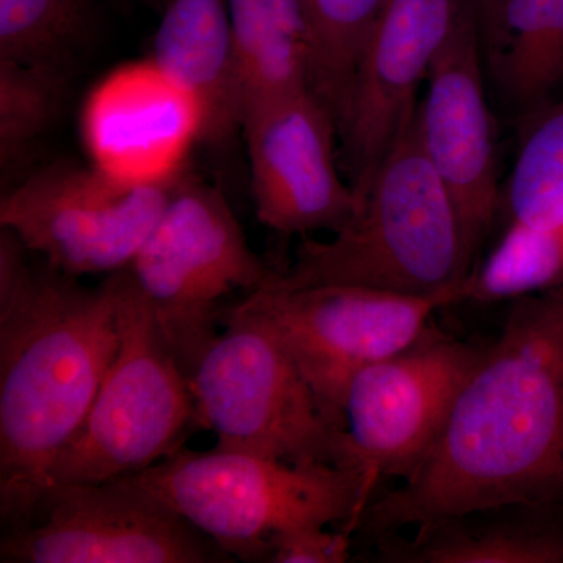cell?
Instances as JSON below:
<instances>
[{
    "instance_id": "13",
    "label": "cell",
    "mask_w": 563,
    "mask_h": 563,
    "mask_svg": "<svg viewBox=\"0 0 563 563\" xmlns=\"http://www.w3.org/2000/svg\"><path fill=\"white\" fill-rule=\"evenodd\" d=\"M470 5V0H384L339 121L340 161L361 201L377 166L413 121L421 85Z\"/></svg>"
},
{
    "instance_id": "8",
    "label": "cell",
    "mask_w": 563,
    "mask_h": 563,
    "mask_svg": "<svg viewBox=\"0 0 563 563\" xmlns=\"http://www.w3.org/2000/svg\"><path fill=\"white\" fill-rule=\"evenodd\" d=\"M466 291L468 280L424 296L358 285H266L246 299L274 322L325 418L343 431L340 404L352 377L412 346L433 314L466 301Z\"/></svg>"
},
{
    "instance_id": "26",
    "label": "cell",
    "mask_w": 563,
    "mask_h": 563,
    "mask_svg": "<svg viewBox=\"0 0 563 563\" xmlns=\"http://www.w3.org/2000/svg\"><path fill=\"white\" fill-rule=\"evenodd\" d=\"M479 22L481 35L487 57L498 47L503 33L504 3L506 0H470Z\"/></svg>"
},
{
    "instance_id": "7",
    "label": "cell",
    "mask_w": 563,
    "mask_h": 563,
    "mask_svg": "<svg viewBox=\"0 0 563 563\" xmlns=\"http://www.w3.org/2000/svg\"><path fill=\"white\" fill-rule=\"evenodd\" d=\"M111 279L120 346L90 413L52 470L51 487L133 476L172 457L199 429L188 376L150 306L124 273Z\"/></svg>"
},
{
    "instance_id": "17",
    "label": "cell",
    "mask_w": 563,
    "mask_h": 563,
    "mask_svg": "<svg viewBox=\"0 0 563 563\" xmlns=\"http://www.w3.org/2000/svg\"><path fill=\"white\" fill-rule=\"evenodd\" d=\"M151 58L201 102L203 143H233L242 133L243 106L228 0H172Z\"/></svg>"
},
{
    "instance_id": "6",
    "label": "cell",
    "mask_w": 563,
    "mask_h": 563,
    "mask_svg": "<svg viewBox=\"0 0 563 563\" xmlns=\"http://www.w3.org/2000/svg\"><path fill=\"white\" fill-rule=\"evenodd\" d=\"M121 272L150 306L187 376L220 335L229 298L262 290L279 273L252 251L224 192L187 174Z\"/></svg>"
},
{
    "instance_id": "20",
    "label": "cell",
    "mask_w": 563,
    "mask_h": 563,
    "mask_svg": "<svg viewBox=\"0 0 563 563\" xmlns=\"http://www.w3.org/2000/svg\"><path fill=\"white\" fill-rule=\"evenodd\" d=\"M90 0H0V60L73 73L92 35Z\"/></svg>"
},
{
    "instance_id": "23",
    "label": "cell",
    "mask_w": 563,
    "mask_h": 563,
    "mask_svg": "<svg viewBox=\"0 0 563 563\" xmlns=\"http://www.w3.org/2000/svg\"><path fill=\"white\" fill-rule=\"evenodd\" d=\"M312 35L310 88L339 129L352 76L384 0H302Z\"/></svg>"
},
{
    "instance_id": "18",
    "label": "cell",
    "mask_w": 563,
    "mask_h": 563,
    "mask_svg": "<svg viewBox=\"0 0 563 563\" xmlns=\"http://www.w3.org/2000/svg\"><path fill=\"white\" fill-rule=\"evenodd\" d=\"M228 9L242 120L252 107L309 90L312 35L302 0H228Z\"/></svg>"
},
{
    "instance_id": "2",
    "label": "cell",
    "mask_w": 563,
    "mask_h": 563,
    "mask_svg": "<svg viewBox=\"0 0 563 563\" xmlns=\"http://www.w3.org/2000/svg\"><path fill=\"white\" fill-rule=\"evenodd\" d=\"M120 346L111 276L96 287L0 231V518H38L55 463L90 413Z\"/></svg>"
},
{
    "instance_id": "21",
    "label": "cell",
    "mask_w": 563,
    "mask_h": 563,
    "mask_svg": "<svg viewBox=\"0 0 563 563\" xmlns=\"http://www.w3.org/2000/svg\"><path fill=\"white\" fill-rule=\"evenodd\" d=\"M563 284V220L506 224L498 243L468 279L466 301H512Z\"/></svg>"
},
{
    "instance_id": "11",
    "label": "cell",
    "mask_w": 563,
    "mask_h": 563,
    "mask_svg": "<svg viewBox=\"0 0 563 563\" xmlns=\"http://www.w3.org/2000/svg\"><path fill=\"white\" fill-rule=\"evenodd\" d=\"M2 563H224L231 555L135 485H52L38 518L3 531Z\"/></svg>"
},
{
    "instance_id": "25",
    "label": "cell",
    "mask_w": 563,
    "mask_h": 563,
    "mask_svg": "<svg viewBox=\"0 0 563 563\" xmlns=\"http://www.w3.org/2000/svg\"><path fill=\"white\" fill-rule=\"evenodd\" d=\"M351 532L306 528L280 533L269 547L272 563H344L351 558Z\"/></svg>"
},
{
    "instance_id": "1",
    "label": "cell",
    "mask_w": 563,
    "mask_h": 563,
    "mask_svg": "<svg viewBox=\"0 0 563 563\" xmlns=\"http://www.w3.org/2000/svg\"><path fill=\"white\" fill-rule=\"evenodd\" d=\"M503 504L563 510V284L509 301L439 439L357 531L377 539Z\"/></svg>"
},
{
    "instance_id": "14",
    "label": "cell",
    "mask_w": 563,
    "mask_h": 563,
    "mask_svg": "<svg viewBox=\"0 0 563 563\" xmlns=\"http://www.w3.org/2000/svg\"><path fill=\"white\" fill-rule=\"evenodd\" d=\"M483 51L479 22L470 5L433 63L417 110L422 146L457 207L476 257L501 206Z\"/></svg>"
},
{
    "instance_id": "4",
    "label": "cell",
    "mask_w": 563,
    "mask_h": 563,
    "mask_svg": "<svg viewBox=\"0 0 563 563\" xmlns=\"http://www.w3.org/2000/svg\"><path fill=\"white\" fill-rule=\"evenodd\" d=\"M125 483L150 493L232 559L268 562L280 533L343 525L355 532L372 503L365 477L332 465H292L240 451L181 448Z\"/></svg>"
},
{
    "instance_id": "9",
    "label": "cell",
    "mask_w": 563,
    "mask_h": 563,
    "mask_svg": "<svg viewBox=\"0 0 563 563\" xmlns=\"http://www.w3.org/2000/svg\"><path fill=\"white\" fill-rule=\"evenodd\" d=\"M176 184L135 187L90 162H54L3 192L0 228L58 272L107 277L133 261Z\"/></svg>"
},
{
    "instance_id": "19",
    "label": "cell",
    "mask_w": 563,
    "mask_h": 563,
    "mask_svg": "<svg viewBox=\"0 0 563 563\" xmlns=\"http://www.w3.org/2000/svg\"><path fill=\"white\" fill-rule=\"evenodd\" d=\"M488 62L515 103L536 110L563 85V0H506Z\"/></svg>"
},
{
    "instance_id": "15",
    "label": "cell",
    "mask_w": 563,
    "mask_h": 563,
    "mask_svg": "<svg viewBox=\"0 0 563 563\" xmlns=\"http://www.w3.org/2000/svg\"><path fill=\"white\" fill-rule=\"evenodd\" d=\"M88 161L135 187H166L203 143L201 102L158 63H125L96 81L80 110Z\"/></svg>"
},
{
    "instance_id": "12",
    "label": "cell",
    "mask_w": 563,
    "mask_h": 563,
    "mask_svg": "<svg viewBox=\"0 0 563 563\" xmlns=\"http://www.w3.org/2000/svg\"><path fill=\"white\" fill-rule=\"evenodd\" d=\"M242 136L255 213L269 231L333 235L357 217L362 201L343 172L336 122L310 88L244 111Z\"/></svg>"
},
{
    "instance_id": "10",
    "label": "cell",
    "mask_w": 563,
    "mask_h": 563,
    "mask_svg": "<svg viewBox=\"0 0 563 563\" xmlns=\"http://www.w3.org/2000/svg\"><path fill=\"white\" fill-rule=\"evenodd\" d=\"M485 347L429 325L412 346L352 377L340 417L372 501L384 479H407L420 465Z\"/></svg>"
},
{
    "instance_id": "22",
    "label": "cell",
    "mask_w": 563,
    "mask_h": 563,
    "mask_svg": "<svg viewBox=\"0 0 563 563\" xmlns=\"http://www.w3.org/2000/svg\"><path fill=\"white\" fill-rule=\"evenodd\" d=\"M536 111L501 188L504 225H540L563 220V99Z\"/></svg>"
},
{
    "instance_id": "3",
    "label": "cell",
    "mask_w": 563,
    "mask_h": 563,
    "mask_svg": "<svg viewBox=\"0 0 563 563\" xmlns=\"http://www.w3.org/2000/svg\"><path fill=\"white\" fill-rule=\"evenodd\" d=\"M474 266L476 254L415 114L373 174L357 217L329 242L303 236L295 262L268 285H358L424 296L462 287Z\"/></svg>"
},
{
    "instance_id": "5",
    "label": "cell",
    "mask_w": 563,
    "mask_h": 563,
    "mask_svg": "<svg viewBox=\"0 0 563 563\" xmlns=\"http://www.w3.org/2000/svg\"><path fill=\"white\" fill-rule=\"evenodd\" d=\"M188 383L198 428L218 448L355 470L346 433L325 418L274 322L246 298L225 312Z\"/></svg>"
},
{
    "instance_id": "24",
    "label": "cell",
    "mask_w": 563,
    "mask_h": 563,
    "mask_svg": "<svg viewBox=\"0 0 563 563\" xmlns=\"http://www.w3.org/2000/svg\"><path fill=\"white\" fill-rule=\"evenodd\" d=\"M69 74L0 60V165L18 172L60 118Z\"/></svg>"
},
{
    "instance_id": "16",
    "label": "cell",
    "mask_w": 563,
    "mask_h": 563,
    "mask_svg": "<svg viewBox=\"0 0 563 563\" xmlns=\"http://www.w3.org/2000/svg\"><path fill=\"white\" fill-rule=\"evenodd\" d=\"M374 540L391 563H563V510L503 504Z\"/></svg>"
}]
</instances>
